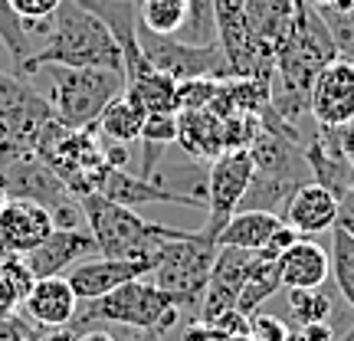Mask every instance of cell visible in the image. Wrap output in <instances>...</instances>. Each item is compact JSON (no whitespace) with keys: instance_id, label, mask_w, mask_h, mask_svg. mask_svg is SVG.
I'll return each instance as SVG.
<instances>
[{"instance_id":"6da1fadb","label":"cell","mask_w":354,"mask_h":341,"mask_svg":"<svg viewBox=\"0 0 354 341\" xmlns=\"http://www.w3.org/2000/svg\"><path fill=\"white\" fill-rule=\"evenodd\" d=\"M46 43L26 56L17 76H33L39 66H73V69H118L122 50L102 17L82 7L79 0H63L59 10L46 20Z\"/></svg>"},{"instance_id":"7a4b0ae2","label":"cell","mask_w":354,"mask_h":341,"mask_svg":"<svg viewBox=\"0 0 354 341\" xmlns=\"http://www.w3.org/2000/svg\"><path fill=\"white\" fill-rule=\"evenodd\" d=\"M76 201L88 233L95 240V250H99V256H109V259H154V266H158L161 246L167 240H180L187 233V230H174L165 223H151L138 210L102 197L99 190L82 194Z\"/></svg>"},{"instance_id":"3957f363","label":"cell","mask_w":354,"mask_h":341,"mask_svg":"<svg viewBox=\"0 0 354 341\" xmlns=\"http://www.w3.org/2000/svg\"><path fill=\"white\" fill-rule=\"evenodd\" d=\"M180 315L184 312L177 308L174 295L145 276L131 279V282L105 292L99 299L79 302L69 329L86 331L95 325H122V329L138 331H174L180 325Z\"/></svg>"},{"instance_id":"277c9868","label":"cell","mask_w":354,"mask_h":341,"mask_svg":"<svg viewBox=\"0 0 354 341\" xmlns=\"http://www.w3.org/2000/svg\"><path fill=\"white\" fill-rule=\"evenodd\" d=\"M250 158H253V181L240 210H269L282 216L292 194L312 181L305 148L286 135L259 128V135L250 145Z\"/></svg>"},{"instance_id":"5b68a950","label":"cell","mask_w":354,"mask_h":341,"mask_svg":"<svg viewBox=\"0 0 354 341\" xmlns=\"http://www.w3.org/2000/svg\"><path fill=\"white\" fill-rule=\"evenodd\" d=\"M50 79V105L56 122L66 128H95L102 109L125 89L118 69H73V66H39Z\"/></svg>"},{"instance_id":"8992f818","label":"cell","mask_w":354,"mask_h":341,"mask_svg":"<svg viewBox=\"0 0 354 341\" xmlns=\"http://www.w3.org/2000/svg\"><path fill=\"white\" fill-rule=\"evenodd\" d=\"M220 250L216 237H210L207 230L201 233H184L180 240H167L158 253V266L151 269V282L161 286L165 292L174 295V302L180 312H190L197 318V305L207 289L210 279V266Z\"/></svg>"},{"instance_id":"52a82bcc","label":"cell","mask_w":354,"mask_h":341,"mask_svg":"<svg viewBox=\"0 0 354 341\" xmlns=\"http://www.w3.org/2000/svg\"><path fill=\"white\" fill-rule=\"evenodd\" d=\"M50 118H56L53 105L26 82V76L0 73V148L33 151L39 128Z\"/></svg>"},{"instance_id":"ba28073f","label":"cell","mask_w":354,"mask_h":341,"mask_svg":"<svg viewBox=\"0 0 354 341\" xmlns=\"http://www.w3.org/2000/svg\"><path fill=\"white\" fill-rule=\"evenodd\" d=\"M138 46L145 53V59L161 69L174 82L184 79H197V76H216V79H230L227 76V63H223V53L216 43L207 46H194V43H180L177 37H158L151 30H145L138 24Z\"/></svg>"},{"instance_id":"9c48e42d","label":"cell","mask_w":354,"mask_h":341,"mask_svg":"<svg viewBox=\"0 0 354 341\" xmlns=\"http://www.w3.org/2000/svg\"><path fill=\"white\" fill-rule=\"evenodd\" d=\"M250 181H253V158H250V148H227L223 154H216L210 161V171H207V233L216 237L223 223L240 210L243 197L250 190Z\"/></svg>"},{"instance_id":"30bf717a","label":"cell","mask_w":354,"mask_h":341,"mask_svg":"<svg viewBox=\"0 0 354 341\" xmlns=\"http://www.w3.org/2000/svg\"><path fill=\"white\" fill-rule=\"evenodd\" d=\"M308 112L318 125L342 128L354 122V63L335 56L308 86Z\"/></svg>"},{"instance_id":"8fae6325","label":"cell","mask_w":354,"mask_h":341,"mask_svg":"<svg viewBox=\"0 0 354 341\" xmlns=\"http://www.w3.org/2000/svg\"><path fill=\"white\" fill-rule=\"evenodd\" d=\"M95 190L109 201L122 203V207H131L138 210L145 203H177V207H194V210H207V201L203 197H194V194H180V190L161 187L154 177H138L128 174L125 167H102L99 181H95Z\"/></svg>"},{"instance_id":"7c38bea8","label":"cell","mask_w":354,"mask_h":341,"mask_svg":"<svg viewBox=\"0 0 354 341\" xmlns=\"http://www.w3.org/2000/svg\"><path fill=\"white\" fill-rule=\"evenodd\" d=\"M250 263H253L250 250H236V246H220L216 250L207 289H203L201 305H197V322H214L227 308H236V299H240V289L246 282Z\"/></svg>"},{"instance_id":"4fadbf2b","label":"cell","mask_w":354,"mask_h":341,"mask_svg":"<svg viewBox=\"0 0 354 341\" xmlns=\"http://www.w3.org/2000/svg\"><path fill=\"white\" fill-rule=\"evenodd\" d=\"M92 256H99L95 250V240H92V233H82L76 227H53V233L46 240L33 246L30 253H24V266L30 269V276L33 279H46V276H63L69 273L76 263L82 259H92Z\"/></svg>"},{"instance_id":"5bb4252c","label":"cell","mask_w":354,"mask_h":341,"mask_svg":"<svg viewBox=\"0 0 354 341\" xmlns=\"http://www.w3.org/2000/svg\"><path fill=\"white\" fill-rule=\"evenodd\" d=\"M154 259H109V256H92V259H82L76 263L66 279L76 292L79 302H88V299H99L105 292L125 286L131 279H145L151 276Z\"/></svg>"},{"instance_id":"9a60e30c","label":"cell","mask_w":354,"mask_h":341,"mask_svg":"<svg viewBox=\"0 0 354 341\" xmlns=\"http://www.w3.org/2000/svg\"><path fill=\"white\" fill-rule=\"evenodd\" d=\"M305 161L312 171V181H318L322 187H328L338 201L342 194L354 184V167L348 165V158L342 151V138H338V128L318 125L312 122V131L305 135Z\"/></svg>"},{"instance_id":"2e32d148","label":"cell","mask_w":354,"mask_h":341,"mask_svg":"<svg viewBox=\"0 0 354 341\" xmlns=\"http://www.w3.org/2000/svg\"><path fill=\"white\" fill-rule=\"evenodd\" d=\"M53 233V214L43 203L17 201L10 197L3 214H0V246L10 250L13 256L30 253L33 246L46 240Z\"/></svg>"},{"instance_id":"e0dca14e","label":"cell","mask_w":354,"mask_h":341,"mask_svg":"<svg viewBox=\"0 0 354 341\" xmlns=\"http://www.w3.org/2000/svg\"><path fill=\"white\" fill-rule=\"evenodd\" d=\"M282 220L292 230H299L302 237L328 233L338 223V197L328 187H322L318 181H308L289 197L286 210H282Z\"/></svg>"},{"instance_id":"ac0fdd59","label":"cell","mask_w":354,"mask_h":341,"mask_svg":"<svg viewBox=\"0 0 354 341\" xmlns=\"http://www.w3.org/2000/svg\"><path fill=\"white\" fill-rule=\"evenodd\" d=\"M79 308V299L69 279L66 276H46V279H33V286L24 299V312L30 322H37L43 329H63L73 322Z\"/></svg>"},{"instance_id":"d6986e66","label":"cell","mask_w":354,"mask_h":341,"mask_svg":"<svg viewBox=\"0 0 354 341\" xmlns=\"http://www.w3.org/2000/svg\"><path fill=\"white\" fill-rule=\"evenodd\" d=\"M279 276H282V289H322L331 276V263L328 253L318 246V243L299 240L292 243L286 253L276 259Z\"/></svg>"},{"instance_id":"ffe728a7","label":"cell","mask_w":354,"mask_h":341,"mask_svg":"<svg viewBox=\"0 0 354 341\" xmlns=\"http://www.w3.org/2000/svg\"><path fill=\"white\" fill-rule=\"evenodd\" d=\"M177 145L194 158H210L227 151L223 145V118L210 109H180L177 112Z\"/></svg>"},{"instance_id":"44dd1931","label":"cell","mask_w":354,"mask_h":341,"mask_svg":"<svg viewBox=\"0 0 354 341\" xmlns=\"http://www.w3.org/2000/svg\"><path fill=\"white\" fill-rule=\"evenodd\" d=\"M145 118H148V109L141 105L128 89H122L105 109H102L99 122H95V131H99L102 141H118V145H131V141L141 138V128H145Z\"/></svg>"},{"instance_id":"7402d4cb","label":"cell","mask_w":354,"mask_h":341,"mask_svg":"<svg viewBox=\"0 0 354 341\" xmlns=\"http://www.w3.org/2000/svg\"><path fill=\"white\" fill-rule=\"evenodd\" d=\"M279 223H282V216L269 214V210H236V214L223 223V230L216 233V243H220V246H236V250L256 253V250L269 240V233H272Z\"/></svg>"},{"instance_id":"603a6c76","label":"cell","mask_w":354,"mask_h":341,"mask_svg":"<svg viewBox=\"0 0 354 341\" xmlns=\"http://www.w3.org/2000/svg\"><path fill=\"white\" fill-rule=\"evenodd\" d=\"M279 289H282L279 266L272 263V259H259V256H253L250 273H246V282H243V289H240V299H236V308H240L243 315H250V312H256L266 299H272Z\"/></svg>"},{"instance_id":"cb8c5ba5","label":"cell","mask_w":354,"mask_h":341,"mask_svg":"<svg viewBox=\"0 0 354 341\" xmlns=\"http://www.w3.org/2000/svg\"><path fill=\"white\" fill-rule=\"evenodd\" d=\"M187 20V0H138V24L158 37H177Z\"/></svg>"},{"instance_id":"d4e9b609","label":"cell","mask_w":354,"mask_h":341,"mask_svg":"<svg viewBox=\"0 0 354 341\" xmlns=\"http://www.w3.org/2000/svg\"><path fill=\"white\" fill-rule=\"evenodd\" d=\"M322 13V20L328 26L331 39H335V53L354 63V0H331V3H322L315 7Z\"/></svg>"},{"instance_id":"484cf974","label":"cell","mask_w":354,"mask_h":341,"mask_svg":"<svg viewBox=\"0 0 354 341\" xmlns=\"http://www.w3.org/2000/svg\"><path fill=\"white\" fill-rule=\"evenodd\" d=\"M331 273L342 295L348 299V305L354 308V237L348 230H342L335 223V237H331V253H328Z\"/></svg>"},{"instance_id":"4316f807","label":"cell","mask_w":354,"mask_h":341,"mask_svg":"<svg viewBox=\"0 0 354 341\" xmlns=\"http://www.w3.org/2000/svg\"><path fill=\"white\" fill-rule=\"evenodd\" d=\"M30 286H33V276L20 256H13L0 266V315H10L17 305H24Z\"/></svg>"},{"instance_id":"83f0119b","label":"cell","mask_w":354,"mask_h":341,"mask_svg":"<svg viewBox=\"0 0 354 341\" xmlns=\"http://www.w3.org/2000/svg\"><path fill=\"white\" fill-rule=\"evenodd\" d=\"M286 305L299 329L312 322H328L331 315V295L322 289H286Z\"/></svg>"},{"instance_id":"f1b7e54d","label":"cell","mask_w":354,"mask_h":341,"mask_svg":"<svg viewBox=\"0 0 354 341\" xmlns=\"http://www.w3.org/2000/svg\"><path fill=\"white\" fill-rule=\"evenodd\" d=\"M0 43L10 50L17 69H20V66L26 63V56L33 53L30 37H26V24L10 10V3H7V0H0Z\"/></svg>"},{"instance_id":"f546056e","label":"cell","mask_w":354,"mask_h":341,"mask_svg":"<svg viewBox=\"0 0 354 341\" xmlns=\"http://www.w3.org/2000/svg\"><path fill=\"white\" fill-rule=\"evenodd\" d=\"M216 86H220L216 76H197L177 82V112L180 109H207L216 95Z\"/></svg>"},{"instance_id":"4dcf8cb0","label":"cell","mask_w":354,"mask_h":341,"mask_svg":"<svg viewBox=\"0 0 354 341\" xmlns=\"http://www.w3.org/2000/svg\"><path fill=\"white\" fill-rule=\"evenodd\" d=\"M259 128H263V122H259V115H253V112L227 115V118H223V145H227V148H250L253 138L259 135Z\"/></svg>"},{"instance_id":"1f68e13d","label":"cell","mask_w":354,"mask_h":341,"mask_svg":"<svg viewBox=\"0 0 354 341\" xmlns=\"http://www.w3.org/2000/svg\"><path fill=\"white\" fill-rule=\"evenodd\" d=\"M141 145H174L177 141V112H148L141 128Z\"/></svg>"},{"instance_id":"d6a6232c","label":"cell","mask_w":354,"mask_h":341,"mask_svg":"<svg viewBox=\"0 0 354 341\" xmlns=\"http://www.w3.org/2000/svg\"><path fill=\"white\" fill-rule=\"evenodd\" d=\"M7 3L24 24H46L53 13L59 10L63 0H7Z\"/></svg>"},{"instance_id":"836d02e7","label":"cell","mask_w":354,"mask_h":341,"mask_svg":"<svg viewBox=\"0 0 354 341\" xmlns=\"http://www.w3.org/2000/svg\"><path fill=\"white\" fill-rule=\"evenodd\" d=\"M299 237H302V233H299V230H292L289 223L282 220V223H279V227L272 230V233H269V240H266L253 256H259V259H272V263H276L279 256L286 253V250H289V246H292L295 240H299Z\"/></svg>"},{"instance_id":"e575fe53","label":"cell","mask_w":354,"mask_h":341,"mask_svg":"<svg viewBox=\"0 0 354 341\" xmlns=\"http://www.w3.org/2000/svg\"><path fill=\"white\" fill-rule=\"evenodd\" d=\"M286 325L276 315H263V312H250V338L253 341H282L286 338Z\"/></svg>"},{"instance_id":"d590c367","label":"cell","mask_w":354,"mask_h":341,"mask_svg":"<svg viewBox=\"0 0 354 341\" xmlns=\"http://www.w3.org/2000/svg\"><path fill=\"white\" fill-rule=\"evenodd\" d=\"M302 335L308 341H335L342 331H335L328 322H312V325H302Z\"/></svg>"},{"instance_id":"8d00e7d4","label":"cell","mask_w":354,"mask_h":341,"mask_svg":"<svg viewBox=\"0 0 354 341\" xmlns=\"http://www.w3.org/2000/svg\"><path fill=\"white\" fill-rule=\"evenodd\" d=\"M171 331H138V329H125V335H118V341H167Z\"/></svg>"},{"instance_id":"74e56055","label":"cell","mask_w":354,"mask_h":341,"mask_svg":"<svg viewBox=\"0 0 354 341\" xmlns=\"http://www.w3.org/2000/svg\"><path fill=\"white\" fill-rule=\"evenodd\" d=\"M338 138H342V151H344V158H348V165L354 167V122L338 128Z\"/></svg>"},{"instance_id":"f35d334b","label":"cell","mask_w":354,"mask_h":341,"mask_svg":"<svg viewBox=\"0 0 354 341\" xmlns=\"http://www.w3.org/2000/svg\"><path fill=\"white\" fill-rule=\"evenodd\" d=\"M76 341H118V335H112L109 329H102V325H95V329H86L79 331Z\"/></svg>"},{"instance_id":"ab89813d","label":"cell","mask_w":354,"mask_h":341,"mask_svg":"<svg viewBox=\"0 0 354 341\" xmlns=\"http://www.w3.org/2000/svg\"><path fill=\"white\" fill-rule=\"evenodd\" d=\"M76 338H79V331L63 325V329H50L46 335H39L37 341H76Z\"/></svg>"},{"instance_id":"60d3db41","label":"cell","mask_w":354,"mask_h":341,"mask_svg":"<svg viewBox=\"0 0 354 341\" xmlns=\"http://www.w3.org/2000/svg\"><path fill=\"white\" fill-rule=\"evenodd\" d=\"M338 216H348V220H354V184L342 194V201H338Z\"/></svg>"},{"instance_id":"b9f144b4","label":"cell","mask_w":354,"mask_h":341,"mask_svg":"<svg viewBox=\"0 0 354 341\" xmlns=\"http://www.w3.org/2000/svg\"><path fill=\"white\" fill-rule=\"evenodd\" d=\"M282 341H308V338H305V335H302V329H295V331H286V338H282Z\"/></svg>"},{"instance_id":"7bdbcfd3","label":"cell","mask_w":354,"mask_h":341,"mask_svg":"<svg viewBox=\"0 0 354 341\" xmlns=\"http://www.w3.org/2000/svg\"><path fill=\"white\" fill-rule=\"evenodd\" d=\"M335 341H354V325H351V329H348V331H342V335H338V338H335Z\"/></svg>"},{"instance_id":"ee69618b","label":"cell","mask_w":354,"mask_h":341,"mask_svg":"<svg viewBox=\"0 0 354 341\" xmlns=\"http://www.w3.org/2000/svg\"><path fill=\"white\" fill-rule=\"evenodd\" d=\"M7 201H10V197H7V190L0 187V214H3V207H7Z\"/></svg>"},{"instance_id":"f6af8a7d","label":"cell","mask_w":354,"mask_h":341,"mask_svg":"<svg viewBox=\"0 0 354 341\" xmlns=\"http://www.w3.org/2000/svg\"><path fill=\"white\" fill-rule=\"evenodd\" d=\"M131 3H135V7H138V0H131Z\"/></svg>"}]
</instances>
